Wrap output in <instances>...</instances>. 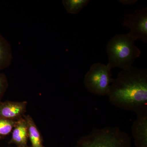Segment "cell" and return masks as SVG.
Here are the masks:
<instances>
[{"label": "cell", "instance_id": "obj_1", "mask_svg": "<svg viewBox=\"0 0 147 147\" xmlns=\"http://www.w3.org/2000/svg\"><path fill=\"white\" fill-rule=\"evenodd\" d=\"M109 102L137 115L147 113V70L131 66L114 79L108 95Z\"/></svg>", "mask_w": 147, "mask_h": 147}, {"label": "cell", "instance_id": "obj_2", "mask_svg": "<svg viewBox=\"0 0 147 147\" xmlns=\"http://www.w3.org/2000/svg\"><path fill=\"white\" fill-rule=\"evenodd\" d=\"M135 41L128 34L116 35L109 40L106 53L108 64L111 68L117 67L123 70L132 66L141 54V50L135 45Z\"/></svg>", "mask_w": 147, "mask_h": 147}, {"label": "cell", "instance_id": "obj_3", "mask_svg": "<svg viewBox=\"0 0 147 147\" xmlns=\"http://www.w3.org/2000/svg\"><path fill=\"white\" fill-rule=\"evenodd\" d=\"M76 147H131V139L118 127L94 128L79 139Z\"/></svg>", "mask_w": 147, "mask_h": 147}, {"label": "cell", "instance_id": "obj_4", "mask_svg": "<svg viewBox=\"0 0 147 147\" xmlns=\"http://www.w3.org/2000/svg\"><path fill=\"white\" fill-rule=\"evenodd\" d=\"M112 69L108 64L98 63L92 65L84 77V84L86 89L96 95L107 96L114 80Z\"/></svg>", "mask_w": 147, "mask_h": 147}, {"label": "cell", "instance_id": "obj_5", "mask_svg": "<svg viewBox=\"0 0 147 147\" xmlns=\"http://www.w3.org/2000/svg\"><path fill=\"white\" fill-rule=\"evenodd\" d=\"M122 25L129 30L127 34L135 40L140 39L147 43V7L137 9L134 13L126 15Z\"/></svg>", "mask_w": 147, "mask_h": 147}, {"label": "cell", "instance_id": "obj_6", "mask_svg": "<svg viewBox=\"0 0 147 147\" xmlns=\"http://www.w3.org/2000/svg\"><path fill=\"white\" fill-rule=\"evenodd\" d=\"M27 101L0 102V118L17 121L24 117L26 110Z\"/></svg>", "mask_w": 147, "mask_h": 147}, {"label": "cell", "instance_id": "obj_7", "mask_svg": "<svg viewBox=\"0 0 147 147\" xmlns=\"http://www.w3.org/2000/svg\"><path fill=\"white\" fill-rule=\"evenodd\" d=\"M136 147H147V113L137 115L131 127Z\"/></svg>", "mask_w": 147, "mask_h": 147}, {"label": "cell", "instance_id": "obj_8", "mask_svg": "<svg viewBox=\"0 0 147 147\" xmlns=\"http://www.w3.org/2000/svg\"><path fill=\"white\" fill-rule=\"evenodd\" d=\"M11 139L9 144H14L18 147L28 146V135L26 121L24 117L17 120L12 131Z\"/></svg>", "mask_w": 147, "mask_h": 147}, {"label": "cell", "instance_id": "obj_9", "mask_svg": "<svg viewBox=\"0 0 147 147\" xmlns=\"http://www.w3.org/2000/svg\"><path fill=\"white\" fill-rule=\"evenodd\" d=\"M28 127V135L31 143L32 147H44L42 144V137L34 121L30 116H24Z\"/></svg>", "mask_w": 147, "mask_h": 147}, {"label": "cell", "instance_id": "obj_10", "mask_svg": "<svg viewBox=\"0 0 147 147\" xmlns=\"http://www.w3.org/2000/svg\"><path fill=\"white\" fill-rule=\"evenodd\" d=\"M12 58L10 44L0 34V70L8 67Z\"/></svg>", "mask_w": 147, "mask_h": 147}, {"label": "cell", "instance_id": "obj_11", "mask_svg": "<svg viewBox=\"0 0 147 147\" xmlns=\"http://www.w3.org/2000/svg\"><path fill=\"white\" fill-rule=\"evenodd\" d=\"M90 2L89 0H63V4L66 10L71 14L79 13Z\"/></svg>", "mask_w": 147, "mask_h": 147}, {"label": "cell", "instance_id": "obj_12", "mask_svg": "<svg viewBox=\"0 0 147 147\" xmlns=\"http://www.w3.org/2000/svg\"><path fill=\"white\" fill-rule=\"evenodd\" d=\"M17 121L0 118V137L10 134L16 125Z\"/></svg>", "mask_w": 147, "mask_h": 147}, {"label": "cell", "instance_id": "obj_13", "mask_svg": "<svg viewBox=\"0 0 147 147\" xmlns=\"http://www.w3.org/2000/svg\"><path fill=\"white\" fill-rule=\"evenodd\" d=\"M8 83L5 74L0 73V102L8 88Z\"/></svg>", "mask_w": 147, "mask_h": 147}, {"label": "cell", "instance_id": "obj_14", "mask_svg": "<svg viewBox=\"0 0 147 147\" xmlns=\"http://www.w3.org/2000/svg\"><path fill=\"white\" fill-rule=\"evenodd\" d=\"M137 1L136 0H120V3L125 5H132Z\"/></svg>", "mask_w": 147, "mask_h": 147}, {"label": "cell", "instance_id": "obj_15", "mask_svg": "<svg viewBox=\"0 0 147 147\" xmlns=\"http://www.w3.org/2000/svg\"><path fill=\"white\" fill-rule=\"evenodd\" d=\"M16 147H32L31 146H24V147H18L17 146Z\"/></svg>", "mask_w": 147, "mask_h": 147}]
</instances>
